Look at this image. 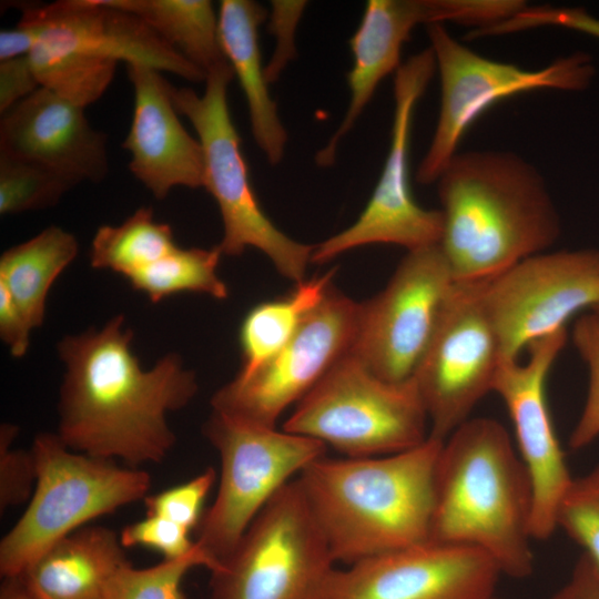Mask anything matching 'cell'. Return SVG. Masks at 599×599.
Here are the masks:
<instances>
[{
    "instance_id": "cell-1",
    "label": "cell",
    "mask_w": 599,
    "mask_h": 599,
    "mask_svg": "<svg viewBox=\"0 0 599 599\" xmlns=\"http://www.w3.org/2000/svg\"><path fill=\"white\" fill-rule=\"evenodd\" d=\"M133 332L122 314L102 328L65 335L57 345L64 364L58 435L72 450L129 467L160 463L175 444L166 415L197 392L195 374L169 353L142 368Z\"/></svg>"
},
{
    "instance_id": "cell-2",
    "label": "cell",
    "mask_w": 599,
    "mask_h": 599,
    "mask_svg": "<svg viewBox=\"0 0 599 599\" xmlns=\"http://www.w3.org/2000/svg\"><path fill=\"white\" fill-rule=\"evenodd\" d=\"M439 246L456 283L488 281L548 251L560 219L540 172L508 151L456 153L436 181Z\"/></svg>"
},
{
    "instance_id": "cell-3",
    "label": "cell",
    "mask_w": 599,
    "mask_h": 599,
    "mask_svg": "<svg viewBox=\"0 0 599 599\" xmlns=\"http://www.w3.org/2000/svg\"><path fill=\"white\" fill-rule=\"evenodd\" d=\"M444 439L392 455L327 458L297 476L336 562L357 561L428 541Z\"/></svg>"
},
{
    "instance_id": "cell-4",
    "label": "cell",
    "mask_w": 599,
    "mask_h": 599,
    "mask_svg": "<svg viewBox=\"0 0 599 599\" xmlns=\"http://www.w3.org/2000/svg\"><path fill=\"white\" fill-rule=\"evenodd\" d=\"M532 490L509 433L489 417L469 418L444 441L428 541L476 548L502 575H532Z\"/></svg>"
},
{
    "instance_id": "cell-5",
    "label": "cell",
    "mask_w": 599,
    "mask_h": 599,
    "mask_svg": "<svg viewBox=\"0 0 599 599\" xmlns=\"http://www.w3.org/2000/svg\"><path fill=\"white\" fill-rule=\"evenodd\" d=\"M30 450L37 483L27 509L0 542L4 578L20 575L88 521L144 499L151 487L146 471L72 450L58 434L37 435Z\"/></svg>"
},
{
    "instance_id": "cell-6",
    "label": "cell",
    "mask_w": 599,
    "mask_h": 599,
    "mask_svg": "<svg viewBox=\"0 0 599 599\" xmlns=\"http://www.w3.org/2000/svg\"><path fill=\"white\" fill-rule=\"evenodd\" d=\"M233 77L226 62L207 73L201 95L193 89L171 85L176 111L191 122L203 149V187L214 197L223 222L217 246L227 256H240L247 247H255L281 275L298 284L305 281L314 245L283 233L257 201L229 108L227 89Z\"/></svg>"
},
{
    "instance_id": "cell-7",
    "label": "cell",
    "mask_w": 599,
    "mask_h": 599,
    "mask_svg": "<svg viewBox=\"0 0 599 599\" xmlns=\"http://www.w3.org/2000/svg\"><path fill=\"white\" fill-rule=\"evenodd\" d=\"M283 430L365 458L423 444L429 419L413 378L382 379L348 353L295 405Z\"/></svg>"
},
{
    "instance_id": "cell-8",
    "label": "cell",
    "mask_w": 599,
    "mask_h": 599,
    "mask_svg": "<svg viewBox=\"0 0 599 599\" xmlns=\"http://www.w3.org/2000/svg\"><path fill=\"white\" fill-rule=\"evenodd\" d=\"M203 434L217 450V495L196 527V546L213 571L235 549L252 521L293 476L325 456L322 441L212 412Z\"/></svg>"
},
{
    "instance_id": "cell-9",
    "label": "cell",
    "mask_w": 599,
    "mask_h": 599,
    "mask_svg": "<svg viewBox=\"0 0 599 599\" xmlns=\"http://www.w3.org/2000/svg\"><path fill=\"white\" fill-rule=\"evenodd\" d=\"M297 478L266 504L211 571L210 599H325L336 568Z\"/></svg>"
},
{
    "instance_id": "cell-10",
    "label": "cell",
    "mask_w": 599,
    "mask_h": 599,
    "mask_svg": "<svg viewBox=\"0 0 599 599\" xmlns=\"http://www.w3.org/2000/svg\"><path fill=\"white\" fill-rule=\"evenodd\" d=\"M427 34L439 74L440 105L432 142L416 171V181L424 185L436 183L457 153L465 132L493 104L539 89L581 90L595 72L585 53L527 70L476 53L456 40L443 23L427 26Z\"/></svg>"
},
{
    "instance_id": "cell-11",
    "label": "cell",
    "mask_w": 599,
    "mask_h": 599,
    "mask_svg": "<svg viewBox=\"0 0 599 599\" xmlns=\"http://www.w3.org/2000/svg\"><path fill=\"white\" fill-rule=\"evenodd\" d=\"M436 71L428 47L409 57L394 77V116L389 150L376 186L358 219L347 229L314 245L311 263L323 264L368 244H394L408 251L439 244L440 210L422 207L409 180L413 115Z\"/></svg>"
},
{
    "instance_id": "cell-12",
    "label": "cell",
    "mask_w": 599,
    "mask_h": 599,
    "mask_svg": "<svg viewBox=\"0 0 599 599\" xmlns=\"http://www.w3.org/2000/svg\"><path fill=\"white\" fill-rule=\"evenodd\" d=\"M455 281L439 244L408 251L387 285L361 303L351 354L382 379L413 377Z\"/></svg>"
},
{
    "instance_id": "cell-13",
    "label": "cell",
    "mask_w": 599,
    "mask_h": 599,
    "mask_svg": "<svg viewBox=\"0 0 599 599\" xmlns=\"http://www.w3.org/2000/svg\"><path fill=\"white\" fill-rule=\"evenodd\" d=\"M359 308L361 303L332 285L282 349L252 373L237 374L214 393L212 412L276 427L278 417L351 352Z\"/></svg>"
},
{
    "instance_id": "cell-14",
    "label": "cell",
    "mask_w": 599,
    "mask_h": 599,
    "mask_svg": "<svg viewBox=\"0 0 599 599\" xmlns=\"http://www.w3.org/2000/svg\"><path fill=\"white\" fill-rule=\"evenodd\" d=\"M484 282H455L438 327L412 377L428 415L429 435L444 440L493 392L502 362L483 302Z\"/></svg>"
},
{
    "instance_id": "cell-15",
    "label": "cell",
    "mask_w": 599,
    "mask_h": 599,
    "mask_svg": "<svg viewBox=\"0 0 599 599\" xmlns=\"http://www.w3.org/2000/svg\"><path fill=\"white\" fill-rule=\"evenodd\" d=\"M483 302L502 362L519 359L532 342L566 328L599 302V252H542L485 281Z\"/></svg>"
},
{
    "instance_id": "cell-16",
    "label": "cell",
    "mask_w": 599,
    "mask_h": 599,
    "mask_svg": "<svg viewBox=\"0 0 599 599\" xmlns=\"http://www.w3.org/2000/svg\"><path fill=\"white\" fill-rule=\"evenodd\" d=\"M520 9L519 0H368L349 39V103L341 124L316 153V164L326 167L335 162L338 144L353 129L380 81L400 67L403 45L418 24L448 21L481 30L509 19Z\"/></svg>"
},
{
    "instance_id": "cell-17",
    "label": "cell",
    "mask_w": 599,
    "mask_h": 599,
    "mask_svg": "<svg viewBox=\"0 0 599 599\" xmlns=\"http://www.w3.org/2000/svg\"><path fill=\"white\" fill-rule=\"evenodd\" d=\"M567 336L565 328L532 342L522 363L501 362L493 386L509 414L516 449L531 485L534 540H546L557 530L558 510L573 479L546 396L547 377Z\"/></svg>"
},
{
    "instance_id": "cell-18",
    "label": "cell",
    "mask_w": 599,
    "mask_h": 599,
    "mask_svg": "<svg viewBox=\"0 0 599 599\" xmlns=\"http://www.w3.org/2000/svg\"><path fill=\"white\" fill-rule=\"evenodd\" d=\"M501 575L481 550L426 541L336 569L325 599H494Z\"/></svg>"
},
{
    "instance_id": "cell-19",
    "label": "cell",
    "mask_w": 599,
    "mask_h": 599,
    "mask_svg": "<svg viewBox=\"0 0 599 599\" xmlns=\"http://www.w3.org/2000/svg\"><path fill=\"white\" fill-rule=\"evenodd\" d=\"M19 22L35 26L38 44L98 61L136 64L201 82L206 74L136 16L102 0L19 4Z\"/></svg>"
},
{
    "instance_id": "cell-20",
    "label": "cell",
    "mask_w": 599,
    "mask_h": 599,
    "mask_svg": "<svg viewBox=\"0 0 599 599\" xmlns=\"http://www.w3.org/2000/svg\"><path fill=\"white\" fill-rule=\"evenodd\" d=\"M0 153L35 162L77 182H100L108 171L106 135L84 108L39 87L1 114Z\"/></svg>"
},
{
    "instance_id": "cell-21",
    "label": "cell",
    "mask_w": 599,
    "mask_h": 599,
    "mask_svg": "<svg viewBox=\"0 0 599 599\" xmlns=\"http://www.w3.org/2000/svg\"><path fill=\"white\" fill-rule=\"evenodd\" d=\"M126 67L134 108L122 148L131 154V173L160 201L176 186L203 187V149L179 119L172 84L158 70Z\"/></svg>"
},
{
    "instance_id": "cell-22",
    "label": "cell",
    "mask_w": 599,
    "mask_h": 599,
    "mask_svg": "<svg viewBox=\"0 0 599 599\" xmlns=\"http://www.w3.org/2000/svg\"><path fill=\"white\" fill-rule=\"evenodd\" d=\"M114 530L82 527L62 538L16 576L41 599H105L130 561Z\"/></svg>"
},
{
    "instance_id": "cell-23",
    "label": "cell",
    "mask_w": 599,
    "mask_h": 599,
    "mask_svg": "<svg viewBox=\"0 0 599 599\" xmlns=\"http://www.w3.org/2000/svg\"><path fill=\"white\" fill-rule=\"evenodd\" d=\"M217 16L220 44L245 97L253 138L268 163L276 165L284 156L287 132L268 91L258 43L267 11L252 0H222Z\"/></svg>"
},
{
    "instance_id": "cell-24",
    "label": "cell",
    "mask_w": 599,
    "mask_h": 599,
    "mask_svg": "<svg viewBox=\"0 0 599 599\" xmlns=\"http://www.w3.org/2000/svg\"><path fill=\"white\" fill-rule=\"evenodd\" d=\"M78 252L77 237L51 225L1 254L0 284L8 290L32 329L42 325L49 290Z\"/></svg>"
},
{
    "instance_id": "cell-25",
    "label": "cell",
    "mask_w": 599,
    "mask_h": 599,
    "mask_svg": "<svg viewBox=\"0 0 599 599\" xmlns=\"http://www.w3.org/2000/svg\"><path fill=\"white\" fill-rule=\"evenodd\" d=\"M143 20L206 75L227 62L219 38V16L207 0H102Z\"/></svg>"
},
{
    "instance_id": "cell-26",
    "label": "cell",
    "mask_w": 599,
    "mask_h": 599,
    "mask_svg": "<svg viewBox=\"0 0 599 599\" xmlns=\"http://www.w3.org/2000/svg\"><path fill=\"white\" fill-rule=\"evenodd\" d=\"M335 268L305 280L286 296L255 305L240 328L242 367L237 374L252 373L295 335L304 319L323 302L332 287Z\"/></svg>"
},
{
    "instance_id": "cell-27",
    "label": "cell",
    "mask_w": 599,
    "mask_h": 599,
    "mask_svg": "<svg viewBox=\"0 0 599 599\" xmlns=\"http://www.w3.org/2000/svg\"><path fill=\"white\" fill-rule=\"evenodd\" d=\"M171 226L155 221L151 207H140L119 225H101L92 240L90 263L128 278L175 250Z\"/></svg>"
},
{
    "instance_id": "cell-28",
    "label": "cell",
    "mask_w": 599,
    "mask_h": 599,
    "mask_svg": "<svg viewBox=\"0 0 599 599\" xmlns=\"http://www.w3.org/2000/svg\"><path fill=\"white\" fill-rule=\"evenodd\" d=\"M221 256L217 245L212 248L177 246L126 280L153 303L182 292L203 293L216 300H225L229 297V287L217 274Z\"/></svg>"
},
{
    "instance_id": "cell-29",
    "label": "cell",
    "mask_w": 599,
    "mask_h": 599,
    "mask_svg": "<svg viewBox=\"0 0 599 599\" xmlns=\"http://www.w3.org/2000/svg\"><path fill=\"white\" fill-rule=\"evenodd\" d=\"M40 87L85 108L110 85L116 63L49 50L40 44L28 55Z\"/></svg>"
},
{
    "instance_id": "cell-30",
    "label": "cell",
    "mask_w": 599,
    "mask_h": 599,
    "mask_svg": "<svg viewBox=\"0 0 599 599\" xmlns=\"http://www.w3.org/2000/svg\"><path fill=\"white\" fill-rule=\"evenodd\" d=\"M79 182L35 162L0 153V213L54 206Z\"/></svg>"
},
{
    "instance_id": "cell-31",
    "label": "cell",
    "mask_w": 599,
    "mask_h": 599,
    "mask_svg": "<svg viewBox=\"0 0 599 599\" xmlns=\"http://www.w3.org/2000/svg\"><path fill=\"white\" fill-rule=\"evenodd\" d=\"M210 562L196 546L186 556L164 559L148 568H134L126 564L114 577L105 599H185L181 589L187 571Z\"/></svg>"
},
{
    "instance_id": "cell-32",
    "label": "cell",
    "mask_w": 599,
    "mask_h": 599,
    "mask_svg": "<svg viewBox=\"0 0 599 599\" xmlns=\"http://www.w3.org/2000/svg\"><path fill=\"white\" fill-rule=\"evenodd\" d=\"M558 528L583 548L599 577V465L572 479L558 510Z\"/></svg>"
},
{
    "instance_id": "cell-33",
    "label": "cell",
    "mask_w": 599,
    "mask_h": 599,
    "mask_svg": "<svg viewBox=\"0 0 599 599\" xmlns=\"http://www.w3.org/2000/svg\"><path fill=\"white\" fill-rule=\"evenodd\" d=\"M572 341L589 369L586 403L569 439L572 449H580L599 437V316L596 313L577 319Z\"/></svg>"
},
{
    "instance_id": "cell-34",
    "label": "cell",
    "mask_w": 599,
    "mask_h": 599,
    "mask_svg": "<svg viewBox=\"0 0 599 599\" xmlns=\"http://www.w3.org/2000/svg\"><path fill=\"white\" fill-rule=\"evenodd\" d=\"M216 479L214 468H206L191 480L144 498L146 515L174 521L189 530L196 528L204 500Z\"/></svg>"
},
{
    "instance_id": "cell-35",
    "label": "cell",
    "mask_w": 599,
    "mask_h": 599,
    "mask_svg": "<svg viewBox=\"0 0 599 599\" xmlns=\"http://www.w3.org/2000/svg\"><path fill=\"white\" fill-rule=\"evenodd\" d=\"M18 426L9 423L0 426V509L24 502L37 483V467L31 450L12 447Z\"/></svg>"
},
{
    "instance_id": "cell-36",
    "label": "cell",
    "mask_w": 599,
    "mask_h": 599,
    "mask_svg": "<svg viewBox=\"0 0 599 599\" xmlns=\"http://www.w3.org/2000/svg\"><path fill=\"white\" fill-rule=\"evenodd\" d=\"M190 531L166 518L146 515L142 520L128 525L120 534L124 548L142 546L161 552L165 559L189 555L195 548Z\"/></svg>"
},
{
    "instance_id": "cell-37",
    "label": "cell",
    "mask_w": 599,
    "mask_h": 599,
    "mask_svg": "<svg viewBox=\"0 0 599 599\" xmlns=\"http://www.w3.org/2000/svg\"><path fill=\"white\" fill-rule=\"evenodd\" d=\"M306 8V1L275 0L271 2L268 31L276 38L275 50L265 65V75L271 84L275 82L288 62L296 55L294 34Z\"/></svg>"
},
{
    "instance_id": "cell-38",
    "label": "cell",
    "mask_w": 599,
    "mask_h": 599,
    "mask_svg": "<svg viewBox=\"0 0 599 599\" xmlns=\"http://www.w3.org/2000/svg\"><path fill=\"white\" fill-rule=\"evenodd\" d=\"M40 87L28 55L0 62V113Z\"/></svg>"
},
{
    "instance_id": "cell-39",
    "label": "cell",
    "mask_w": 599,
    "mask_h": 599,
    "mask_svg": "<svg viewBox=\"0 0 599 599\" xmlns=\"http://www.w3.org/2000/svg\"><path fill=\"white\" fill-rule=\"evenodd\" d=\"M31 332L12 296L0 284V337L13 357H22L27 353Z\"/></svg>"
},
{
    "instance_id": "cell-40",
    "label": "cell",
    "mask_w": 599,
    "mask_h": 599,
    "mask_svg": "<svg viewBox=\"0 0 599 599\" xmlns=\"http://www.w3.org/2000/svg\"><path fill=\"white\" fill-rule=\"evenodd\" d=\"M528 22L531 28L555 26L599 39V19L578 8L535 7L528 13Z\"/></svg>"
},
{
    "instance_id": "cell-41",
    "label": "cell",
    "mask_w": 599,
    "mask_h": 599,
    "mask_svg": "<svg viewBox=\"0 0 599 599\" xmlns=\"http://www.w3.org/2000/svg\"><path fill=\"white\" fill-rule=\"evenodd\" d=\"M551 599H599V577L585 556L577 562L569 580Z\"/></svg>"
},
{
    "instance_id": "cell-42",
    "label": "cell",
    "mask_w": 599,
    "mask_h": 599,
    "mask_svg": "<svg viewBox=\"0 0 599 599\" xmlns=\"http://www.w3.org/2000/svg\"><path fill=\"white\" fill-rule=\"evenodd\" d=\"M40 32L35 26L18 22L12 29L0 31V62L29 55L39 42Z\"/></svg>"
},
{
    "instance_id": "cell-43",
    "label": "cell",
    "mask_w": 599,
    "mask_h": 599,
    "mask_svg": "<svg viewBox=\"0 0 599 599\" xmlns=\"http://www.w3.org/2000/svg\"><path fill=\"white\" fill-rule=\"evenodd\" d=\"M0 599H41L21 581L19 577L4 578L0 589Z\"/></svg>"
},
{
    "instance_id": "cell-44",
    "label": "cell",
    "mask_w": 599,
    "mask_h": 599,
    "mask_svg": "<svg viewBox=\"0 0 599 599\" xmlns=\"http://www.w3.org/2000/svg\"><path fill=\"white\" fill-rule=\"evenodd\" d=\"M593 313H596L599 316V302L593 308Z\"/></svg>"
},
{
    "instance_id": "cell-45",
    "label": "cell",
    "mask_w": 599,
    "mask_h": 599,
    "mask_svg": "<svg viewBox=\"0 0 599 599\" xmlns=\"http://www.w3.org/2000/svg\"><path fill=\"white\" fill-rule=\"evenodd\" d=\"M494 599H496V598H494Z\"/></svg>"
}]
</instances>
